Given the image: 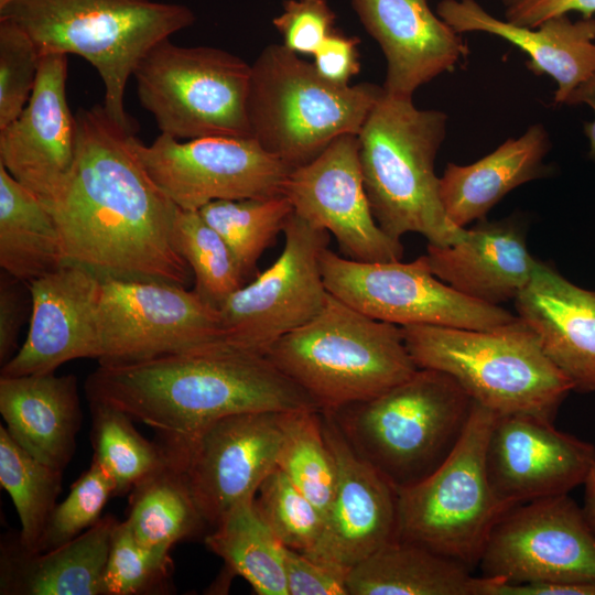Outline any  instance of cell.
<instances>
[{
  "label": "cell",
  "mask_w": 595,
  "mask_h": 595,
  "mask_svg": "<svg viewBox=\"0 0 595 595\" xmlns=\"http://www.w3.org/2000/svg\"><path fill=\"white\" fill-rule=\"evenodd\" d=\"M76 161L69 182L48 208L66 263L101 280L161 281L187 286L193 273L172 240L178 207L138 155L133 131L104 106L79 109Z\"/></svg>",
  "instance_id": "1"
},
{
  "label": "cell",
  "mask_w": 595,
  "mask_h": 595,
  "mask_svg": "<svg viewBox=\"0 0 595 595\" xmlns=\"http://www.w3.org/2000/svg\"><path fill=\"white\" fill-rule=\"evenodd\" d=\"M85 391L88 401L119 408L171 441L190 440L237 413L318 409L266 355L225 345L99 365L87 377Z\"/></svg>",
  "instance_id": "2"
},
{
  "label": "cell",
  "mask_w": 595,
  "mask_h": 595,
  "mask_svg": "<svg viewBox=\"0 0 595 595\" xmlns=\"http://www.w3.org/2000/svg\"><path fill=\"white\" fill-rule=\"evenodd\" d=\"M446 126L445 112L419 109L412 97L383 90L357 134L372 215L392 238L416 232L431 245L447 246L465 235L466 227L445 214L434 171Z\"/></svg>",
  "instance_id": "3"
},
{
  "label": "cell",
  "mask_w": 595,
  "mask_h": 595,
  "mask_svg": "<svg viewBox=\"0 0 595 595\" xmlns=\"http://www.w3.org/2000/svg\"><path fill=\"white\" fill-rule=\"evenodd\" d=\"M0 17L17 22L40 55L88 61L105 85V110L133 132L123 105L130 77L153 46L195 21L186 6L152 0H14Z\"/></svg>",
  "instance_id": "4"
},
{
  "label": "cell",
  "mask_w": 595,
  "mask_h": 595,
  "mask_svg": "<svg viewBox=\"0 0 595 595\" xmlns=\"http://www.w3.org/2000/svg\"><path fill=\"white\" fill-rule=\"evenodd\" d=\"M418 368L450 375L478 404L498 415L531 414L553 421L574 390L519 316L490 329L401 326Z\"/></svg>",
  "instance_id": "5"
},
{
  "label": "cell",
  "mask_w": 595,
  "mask_h": 595,
  "mask_svg": "<svg viewBox=\"0 0 595 595\" xmlns=\"http://www.w3.org/2000/svg\"><path fill=\"white\" fill-rule=\"evenodd\" d=\"M263 355L327 412L376 398L418 370L401 326L372 318L329 293L314 318Z\"/></svg>",
  "instance_id": "6"
},
{
  "label": "cell",
  "mask_w": 595,
  "mask_h": 595,
  "mask_svg": "<svg viewBox=\"0 0 595 595\" xmlns=\"http://www.w3.org/2000/svg\"><path fill=\"white\" fill-rule=\"evenodd\" d=\"M473 405L450 375L418 368L378 397L332 413L353 448L398 489L424 479L450 456Z\"/></svg>",
  "instance_id": "7"
},
{
  "label": "cell",
  "mask_w": 595,
  "mask_h": 595,
  "mask_svg": "<svg viewBox=\"0 0 595 595\" xmlns=\"http://www.w3.org/2000/svg\"><path fill=\"white\" fill-rule=\"evenodd\" d=\"M383 93L371 84L335 85L283 44L266 46L251 65V137L292 170L343 134H358Z\"/></svg>",
  "instance_id": "8"
},
{
  "label": "cell",
  "mask_w": 595,
  "mask_h": 595,
  "mask_svg": "<svg viewBox=\"0 0 595 595\" xmlns=\"http://www.w3.org/2000/svg\"><path fill=\"white\" fill-rule=\"evenodd\" d=\"M498 414L474 401L450 456L428 477L397 490L396 539L423 545L469 570L478 566L489 534L511 508L494 493L486 446Z\"/></svg>",
  "instance_id": "9"
},
{
  "label": "cell",
  "mask_w": 595,
  "mask_h": 595,
  "mask_svg": "<svg viewBox=\"0 0 595 595\" xmlns=\"http://www.w3.org/2000/svg\"><path fill=\"white\" fill-rule=\"evenodd\" d=\"M251 65L227 51L163 40L133 73L137 95L161 133L175 139L252 138Z\"/></svg>",
  "instance_id": "10"
},
{
  "label": "cell",
  "mask_w": 595,
  "mask_h": 595,
  "mask_svg": "<svg viewBox=\"0 0 595 595\" xmlns=\"http://www.w3.org/2000/svg\"><path fill=\"white\" fill-rule=\"evenodd\" d=\"M99 365H126L223 345L220 311L187 286L101 280L96 305Z\"/></svg>",
  "instance_id": "11"
},
{
  "label": "cell",
  "mask_w": 595,
  "mask_h": 595,
  "mask_svg": "<svg viewBox=\"0 0 595 595\" xmlns=\"http://www.w3.org/2000/svg\"><path fill=\"white\" fill-rule=\"evenodd\" d=\"M321 268L329 294L361 313L399 326L490 329L516 318L436 278L425 255L410 262H361L326 248Z\"/></svg>",
  "instance_id": "12"
},
{
  "label": "cell",
  "mask_w": 595,
  "mask_h": 595,
  "mask_svg": "<svg viewBox=\"0 0 595 595\" xmlns=\"http://www.w3.org/2000/svg\"><path fill=\"white\" fill-rule=\"evenodd\" d=\"M282 234L284 246L278 259L219 309L223 345L264 354L325 305L328 291L321 256L328 248L329 232L293 212Z\"/></svg>",
  "instance_id": "13"
},
{
  "label": "cell",
  "mask_w": 595,
  "mask_h": 595,
  "mask_svg": "<svg viewBox=\"0 0 595 595\" xmlns=\"http://www.w3.org/2000/svg\"><path fill=\"white\" fill-rule=\"evenodd\" d=\"M282 436V412L258 411L225 416L190 440L160 443L214 528L236 506L256 497L277 467Z\"/></svg>",
  "instance_id": "14"
},
{
  "label": "cell",
  "mask_w": 595,
  "mask_h": 595,
  "mask_svg": "<svg viewBox=\"0 0 595 595\" xmlns=\"http://www.w3.org/2000/svg\"><path fill=\"white\" fill-rule=\"evenodd\" d=\"M506 583H595V532L569 494L509 509L477 566Z\"/></svg>",
  "instance_id": "15"
},
{
  "label": "cell",
  "mask_w": 595,
  "mask_h": 595,
  "mask_svg": "<svg viewBox=\"0 0 595 595\" xmlns=\"http://www.w3.org/2000/svg\"><path fill=\"white\" fill-rule=\"evenodd\" d=\"M136 149L152 180L184 210L197 212L214 201L281 195L292 171L253 138L182 142L161 133L149 145L137 140Z\"/></svg>",
  "instance_id": "16"
},
{
  "label": "cell",
  "mask_w": 595,
  "mask_h": 595,
  "mask_svg": "<svg viewBox=\"0 0 595 595\" xmlns=\"http://www.w3.org/2000/svg\"><path fill=\"white\" fill-rule=\"evenodd\" d=\"M283 194L296 215L327 230L340 255L361 262L401 260L400 239L377 224L364 186L357 134H343L310 163L291 171Z\"/></svg>",
  "instance_id": "17"
},
{
  "label": "cell",
  "mask_w": 595,
  "mask_h": 595,
  "mask_svg": "<svg viewBox=\"0 0 595 595\" xmlns=\"http://www.w3.org/2000/svg\"><path fill=\"white\" fill-rule=\"evenodd\" d=\"M321 412L337 480L321 538L304 555L347 575L351 567L396 539L397 490L353 448L334 414Z\"/></svg>",
  "instance_id": "18"
},
{
  "label": "cell",
  "mask_w": 595,
  "mask_h": 595,
  "mask_svg": "<svg viewBox=\"0 0 595 595\" xmlns=\"http://www.w3.org/2000/svg\"><path fill=\"white\" fill-rule=\"evenodd\" d=\"M67 55L42 54L33 91L0 129V164L51 208L66 188L77 152V123L66 96Z\"/></svg>",
  "instance_id": "19"
},
{
  "label": "cell",
  "mask_w": 595,
  "mask_h": 595,
  "mask_svg": "<svg viewBox=\"0 0 595 595\" xmlns=\"http://www.w3.org/2000/svg\"><path fill=\"white\" fill-rule=\"evenodd\" d=\"M531 414L498 415L486 446V469L496 496L516 507L569 494L595 463L593 444Z\"/></svg>",
  "instance_id": "20"
},
{
  "label": "cell",
  "mask_w": 595,
  "mask_h": 595,
  "mask_svg": "<svg viewBox=\"0 0 595 595\" xmlns=\"http://www.w3.org/2000/svg\"><path fill=\"white\" fill-rule=\"evenodd\" d=\"M100 281L87 269L72 263L32 281L28 335L17 354L1 366V376L55 372L74 359H96Z\"/></svg>",
  "instance_id": "21"
},
{
  "label": "cell",
  "mask_w": 595,
  "mask_h": 595,
  "mask_svg": "<svg viewBox=\"0 0 595 595\" xmlns=\"http://www.w3.org/2000/svg\"><path fill=\"white\" fill-rule=\"evenodd\" d=\"M387 63L383 90L413 97L422 85L452 72L467 55L461 33L428 0H350Z\"/></svg>",
  "instance_id": "22"
},
{
  "label": "cell",
  "mask_w": 595,
  "mask_h": 595,
  "mask_svg": "<svg viewBox=\"0 0 595 595\" xmlns=\"http://www.w3.org/2000/svg\"><path fill=\"white\" fill-rule=\"evenodd\" d=\"M436 14L456 32H485L523 51L527 67L558 85L556 104H565L582 83L595 76V19L572 21L569 14L549 18L536 28L516 25L486 11L476 0H442Z\"/></svg>",
  "instance_id": "23"
},
{
  "label": "cell",
  "mask_w": 595,
  "mask_h": 595,
  "mask_svg": "<svg viewBox=\"0 0 595 595\" xmlns=\"http://www.w3.org/2000/svg\"><path fill=\"white\" fill-rule=\"evenodd\" d=\"M432 273L459 293L491 305L515 300L540 264L529 252L519 221L480 219L447 246L429 244Z\"/></svg>",
  "instance_id": "24"
},
{
  "label": "cell",
  "mask_w": 595,
  "mask_h": 595,
  "mask_svg": "<svg viewBox=\"0 0 595 595\" xmlns=\"http://www.w3.org/2000/svg\"><path fill=\"white\" fill-rule=\"evenodd\" d=\"M515 306L574 390L595 392V291L540 262Z\"/></svg>",
  "instance_id": "25"
},
{
  "label": "cell",
  "mask_w": 595,
  "mask_h": 595,
  "mask_svg": "<svg viewBox=\"0 0 595 595\" xmlns=\"http://www.w3.org/2000/svg\"><path fill=\"white\" fill-rule=\"evenodd\" d=\"M0 413L22 448L53 468H66L83 420L76 376H0Z\"/></svg>",
  "instance_id": "26"
},
{
  "label": "cell",
  "mask_w": 595,
  "mask_h": 595,
  "mask_svg": "<svg viewBox=\"0 0 595 595\" xmlns=\"http://www.w3.org/2000/svg\"><path fill=\"white\" fill-rule=\"evenodd\" d=\"M118 522L108 513L72 541L45 552L25 550L18 533L4 536L0 594L104 595L102 577Z\"/></svg>",
  "instance_id": "27"
},
{
  "label": "cell",
  "mask_w": 595,
  "mask_h": 595,
  "mask_svg": "<svg viewBox=\"0 0 595 595\" xmlns=\"http://www.w3.org/2000/svg\"><path fill=\"white\" fill-rule=\"evenodd\" d=\"M550 149L547 129L536 123L472 164L447 163L440 177V197L448 219L463 228L484 219L509 192L547 174Z\"/></svg>",
  "instance_id": "28"
},
{
  "label": "cell",
  "mask_w": 595,
  "mask_h": 595,
  "mask_svg": "<svg viewBox=\"0 0 595 595\" xmlns=\"http://www.w3.org/2000/svg\"><path fill=\"white\" fill-rule=\"evenodd\" d=\"M472 572L423 545L394 539L351 567L346 587L348 595H490L498 578Z\"/></svg>",
  "instance_id": "29"
},
{
  "label": "cell",
  "mask_w": 595,
  "mask_h": 595,
  "mask_svg": "<svg viewBox=\"0 0 595 595\" xmlns=\"http://www.w3.org/2000/svg\"><path fill=\"white\" fill-rule=\"evenodd\" d=\"M66 263L47 206L0 164V267L28 283Z\"/></svg>",
  "instance_id": "30"
},
{
  "label": "cell",
  "mask_w": 595,
  "mask_h": 595,
  "mask_svg": "<svg viewBox=\"0 0 595 595\" xmlns=\"http://www.w3.org/2000/svg\"><path fill=\"white\" fill-rule=\"evenodd\" d=\"M125 522L139 543L161 553H170L207 524L182 470L169 457L163 467L132 488Z\"/></svg>",
  "instance_id": "31"
},
{
  "label": "cell",
  "mask_w": 595,
  "mask_h": 595,
  "mask_svg": "<svg viewBox=\"0 0 595 595\" xmlns=\"http://www.w3.org/2000/svg\"><path fill=\"white\" fill-rule=\"evenodd\" d=\"M205 544L257 594L288 595L284 545L257 511L255 498L227 513Z\"/></svg>",
  "instance_id": "32"
},
{
  "label": "cell",
  "mask_w": 595,
  "mask_h": 595,
  "mask_svg": "<svg viewBox=\"0 0 595 595\" xmlns=\"http://www.w3.org/2000/svg\"><path fill=\"white\" fill-rule=\"evenodd\" d=\"M93 461L111 477L116 496L130 493L144 478L167 463L163 445L147 440L119 408L89 401Z\"/></svg>",
  "instance_id": "33"
},
{
  "label": "cell",
  "mask_w": 595,
  "mask_h": 595,
  "mask_svg": "<svg viewBox=\"0 0 595 595\" xmlns=\"http://www.w3.org/2000/svg\"><path fill=\"white\" fill-rule=\"evenodd\" d=\"M63 472L36 459L0 425V484L10 495L20 519L21 545L36 552L48 518L62 491Z\"/></svg>",
  "instance_id": "34"
},
{
  "label": "cell",
  "mask_w": 595,
  "mask_h": 595,
  "mask_svg": "<svg viewBox=\"0 0 595 595\" xmlns=\"http://www.w3.org/2000/svg\"><path fill=\"white\" fill-rule=\"evenodd\" d=\"M282 443L277 466L323 513L332 504L336 463L322 426V412L315 408L282 412Z\"/></svg>",
  "instance_id": "35"
},
{
  "label": "cell",
  "mask_w": 595,
  "mask_h": 595,
  "mask_svg": "<svg viewBox=\"0 0 595 595\" xmlns=\"http://www.w3.org/2000/svg\"><path fill=\"white\" fill-rule=\"evenodd\" d=\"M226 241L246 279L273 245L292 215L293 206L284 195L263 198L214 201L197 210Z\"/></svg>",
  "instance_id": "36"
},
{
  "label": "cell",
  "mask_w": 595,
  "mask_h": 595,
  "mask_svg": "<svg viewBox=\"0 0 595 595\" xmlns=\"http://www.w3.org/2000/svg\"><path fill=\"white\" fill-rule=\"evenodd\" d=\"M172 240L193 273L194 291L216 309L246 284L230 248L198 212L177 209Z\"/></svg>",
  "instance_id": "37"
},
{
  "label": "cell",
  "mask_w": 595,
  "mask_h": 595,
  "mask_svg": "<svg viewBox=\"0 0 595 595\" xmlns=\"http://www.w3.org/2000/svg\"><path fill=\"white\" fill-rule=\"evenodd\" d=\"M255 506L281 543L303 554L321 538L324 516L277 466L261 483Z\"/></svg>",
  "instance_id": "38"
},
{
  "label": "cell",
  "mask_w": 595,
  "mask_h": 595,
  "mask_svg": "<svg viewBox=\"0 0 595 595\" xmlns=\"http://www.w3.org/2000/svg\"><path fill=\"white\" fill-rule=\"evenodd\" d=\"M170 553L139 543L125 521L116 526L102 577L104 595L162 594L169 589Z\"/></svg>",
  "instance_id": "39"
},
{
  "label": "cell",
  "mask_w": 595,
  "mask_h": 595,
  "mask_svg": "<svg viewBox=\"0 0 595 595\" xmlns=\"http://www.w3.org/2000/svg\"><path fill=\"white\" fill-rule=\"evenodd\" d=\"M116 487L108 473L95 461L73 483L67 497L52 511L37 551L58 548L94 526Z\"/></svg>",
  "instance_id": "40"
},
{
  "label": "cell",
  "mask_w": 595,
  "mask_h": 595,
  "mask_svg": "<svg viewBox=\"0 0 595 595\" xmlns=\"http://www.w3.org/2000/svg\"><path fill=\"white\" fill-rule=\"evenodd\" d=\"M41 55L30 35L0 17V129L19 117L33 91Z\"/></svg>",
  "instance_id": "41"
},
{
  "label": "cell",
  "mask_w": 595,
  "mask_h": 595,
  "mask_svg": "<svg viewBox=\"0 0 595 595\" xmlns=\"http://www.w3.org/2000/svg\"><path fill=\"white\" fill-rule=\"evenodd\" d=\"M336 15L326 0H285L272 21L283 45L295 54L313 55L336 31Z\"/></svg>",
  "instance_id": "42"
},
{
  "label": "cell",
  "mask_w": 595,
  "mask_h": 595,
  "mask_svg": "<svg viewBox=\"0 0 595 595\" xmlns=\"http://www.w3.org/2000/svg\"><path fill=\"white\" fill-rule=\"evenodd\" d=\"M30 283L1 270L0 273V364H7L19 350L22 326L30 321Z\"/></svg>",
  "instance_id": "43"
},
{
  "label": "cell",
  "mask_w": 595,
  "mask_h": 595,
  "mask_svg": "<svg viewBox=\"0 0 595 595\" xmlns=\"http://www.w3.org/2000/svg\"><path fill=\"white\" fill-rule=\"evenodd\" d=\"M288 595H348L346 575L284 547Z\"/></svg>",
  "instance_id": "44"
},
{
  "label": "cell",
  "mask_w": 595,
  "mask_h": 595,
  "mask_svg": "<svg viewBox=\"0 0 595 595\" xmlns=\"http://www.w3.org/2000/svg\"><path fill=\"white\" fill-rule=\"evenodd\" d=\"M358 44V37L346 36L336 30L313 54L314 68L335 85H350L360 71Z\"/></svg>",
  "instance_id": "45"
},
{
  "label": "cell",
  "mask_w": 595,
  "mask_h": 595,
  "mask_svg": "<svg viewBox=\"0 0 595 595\" xmlns=\"http://www.w3.org/2000/svg\"><path fill=\"white\" fill-rule=\"evenodd\" d=\"M570 12L592 18L595 0H517L506 8L505 18L516 25L536 28L549 18Z\"/></svg>",
  "instance_id": "46"
},
{
  "label": "cell",
  "mask_w": 595,
  "mask_h": 595,
  "mask_svg": "<svg viewBox=\"0 0 595 595\" xmlns=\"http://www.w3.org/2000/svg\"><path fill=\"white\" fill-rule=\"evenodd\" d=\"M491 595H595V583H520L498 582Z\"/></svg>",
  "instance_id": "47"
},
{
  "label": "cell",
  "mask_w": 595,
  "mask_h": 595,
  "mask_svg": "<svg viewBox=\"0 0 595 595\" xmlns=\"http://www.w3.org/2000/svg\"><path fill=\"white\" fill-rule=\"evenodd\" d=\"M565 104H585L591 107L595 113V76L588 78L574 89ZM584 133L588 140V158L595 161V118L593 121L584 125Z\"/></svg>",
  "instance_id": "48"
},
{
  "label": "cell",
  "mask_w": 595,
  "mask_h": 595,
  "mask_svg": "<svg viewBox=\"0 0 595 595\" xmlns=\"http://www.w3.org/2000/svg\"><path fill=\"white\" fill-rule=\"evenodd\" d=\"M583 485L585 487V496L582 509L587 522L595 532V463Z\"/></svg>",
  "instance_id": "49"
},
{
  "label": "cell",
  "mask_w": 595,
  "mask_h": 595,
  "mask_svg": "<svg viewBox=\"0 0 595 595\" xmlns=\"http://www.w3.org/2000/svg\"><path fill=\"white\" fill-rule=\"evenodd\" d=\"M14 0H0V12L7 9Z\"/></svg>",
  "instance_id": "50"
},
{
  "label": "cell",
  "mask_w": 595,
  "mask_h": 595,
  "mask_svg": "<svg viewBox=\"0 0 595 595\" xmlns=\"http://www.w3.org/2000/svg\"><path fill=\"white\" fill-rule=\"evenodd\" d=\"M517 0H502L504 4L507 7L513 4Z\"/></svg>",
  "instance_id": "51"
}]
</instances>
